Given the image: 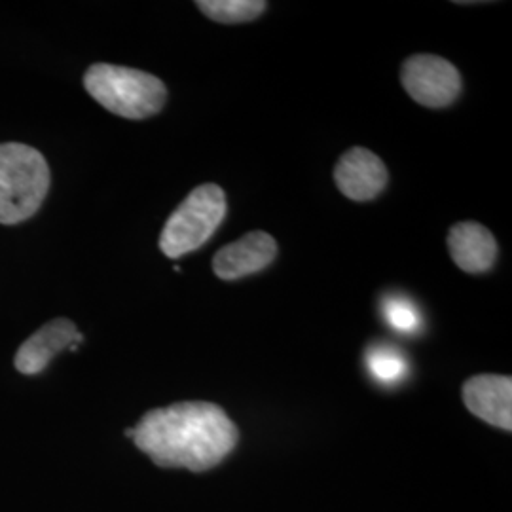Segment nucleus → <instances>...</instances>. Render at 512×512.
Returning <instances> with one entry per match:
<instances>
[{"label":"nucleus","instance_id":"obj_1","mask_svg":"<svg viewBox=\"0 0 512 512\" xmlns=\"http://www.w3.org/2000/svg\"><path fill=\"white\" fill-rule=\"evenodd\" d=\"M126 435L158 467L192 473L217 467L239 440L236 423L220 406L205 401L154 408Z\"/></svg>","mask_w":512,"mask_h":512},{"label":"nucleus","instance_id":"obj_2","mask_svg":"<svg viewBox=\"0 0 512 512\" xmlns=\"http://www.w3.org/2000/svg\"><path fill=\"white\" fill-rule=\"evenodd\" d=\"M84 88L101 107L128 120L150 118L167 101V88L158 76L109 63L92 65L84 74Z\"/></svg>","mask_w":512,"mask_h":512},{"label":"nucleus","instance_id":"obj_3","mask_svg":"<svg viewBox=\"0 0 512 512\" xmlns=\"http://www.w3.org/2000/svg\"><path fill=\"white\" fill-rule=\"evenodd\" d=\"M50 167L37 148L0 145V224L29 220L48 196Z\"/></svg>","mask_w":512,"mask_h":512},{"label":"nucleus","instance_id":"obj_4","mask_svg":"<svg viewBox=\"0 0 512 512\" xmlns=\"http://www.w3.org/2000/svg\"><path fill=\"white\" fill-rule=\"evenodd\" d=\"M228 202L217 184L194 188L165 222L160 249L167 258H181L200 249L226 217Z\"/></svg>","mask_w":512,"mask_h":512},{"label":"nucleus","instance_id":"obj_5","mask_svg":"<svg viewBox=\"0 0 512 512\" xmlns=\"http://www.w3.org/2000/svg\"><path fill=\"white\" fill-rule=\"evenodd\" d=\"M406 93L427 109H444L461 93V74L444 57L416 54L408 57L401 71Z\"/></svg>","mask_w":512,"mask_h":512},{"label":"nucleus","instance_id":"obj_6","mask_svg":"<svg viewBox=\"0 0 512 512\" xmlns=\"http://www.w3.org/2000/svg\"><path fill=\"white\" fill-rule=\"evenodd\" d=\"M387 167L380 156L363 147L348 150L334 167V183L353 202H370L387 186Z\"/></svg>","mask_w":512,"mask_h":512},{"label":"nucleus","instance_id":"obj_7","mask_svg":"<svg viewBox=\"0 0 512 512\" xmlns=\"http://www.w3.org/2000/svg\"><path fill=\"white\" fill-rule=\"evenodd\" d=\"M275 256L277 241L270 234L256 230L217 251L213 258V272L222 281H238L241 277L266 270Z\"/></svg>","mask_w":512,"mask_h":512},{"label":"nucleus","instance_id":"obj_8","mask_svg":"<svg viewBox=\"0 0 512 512\" xmlns=\"http://www.w3.org/2000/svg\"><path fill=\"white\" fill-rule=\"evenodd\" d=\"M84 336L69 319H54L27 338L16 353L14 365L21 374L35 376L52 363L57 353L65 349H78Z\"/></svg>","mask_w":512,"mask_h":512},{"label":"nucleus","instance_id":"obj_9","mask_svg":"<svg viewBox=\"0 0 512 512\" xmlns=\"http://www.w3.org/2000/svg\"><path fill=\"white\" fill-rule=\"evenodd\" d=\"M463 401L471 414L494 427L512 431V378L478 374L463 385Z\"/></svg>","mask_w":512,"mask_h":512},{"label":"nucleus","instance_id":"obj_10","mask_svg":"<svg viewBox=\"0 0 512 512\" xmlns=\"http://www.w3.org/2000/svg\"><path fill=\"white\" fill-rule=\"evenodd\" d=\"M448 249L459 270L467 274H484L492 270L497 258L494 234L473 220L458 222L450 228Z\"/></svg>","mask_w":512,"mask_h":512},{"label":"nucleus","instance_id":"obj_11","mask_svg":"<svg viewBox=\"0 0 512 512\" xmlns=\"http://www.w3.org/2000/svg\"><path fill=\"white\" fill-rule=\"evenodd\" d=\"M196 6L217 23H247L262 16L268 8L264 0H198Z\"/></svg>","mask_w":512,"mask_h":512},{"label":"nucleus","instance_id":"obj_12","mask_svg":"<svg viewBox=\"0 0 512 512\" xmlns=\"http://www.w3.org/2000/svg\"><path fill=\"white\" fill-rule=\"evenodd\" d=\"M366 366L380 384H399L408 374V363L403 353L389 346H372L368 349Z\"/></svg>","mask_w":512,"mask_h":512},{"label":"nucleus","instance_id":"obj_13","mask_svg":"<svg viewBox=\"0 0 512 512\" xmlns=\"http://www.w3.org/2000/svg\"><path fill=\"white\" fill-rule=\"evenodd\" d=\"M385 321L395 330L414 332L420 327V313L416 306L403 296H391L384 302Z\"/></svg>","mask_w":512,"mask_h":512}]
</instances>
